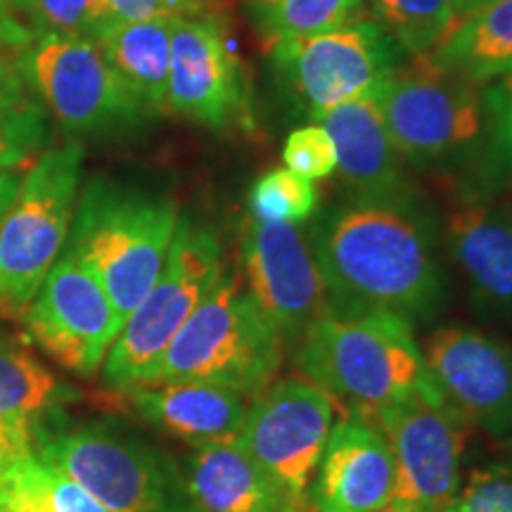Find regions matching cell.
I'll return each instance as SVG.
<instances>
[{
  "label": "cell",
  "instance_id": "obj_1",
  "mask_svg": "<svg viewBox=\"0 0 512 512\" xmlns=\"http://www.w3.org/2000/svg\"><path fill=\"white\" fill-rule=\"evenodd\" d=\"M313 254L337 311L415 318L439 304L430 233L408 204L356 200L330 211L316 228Z\"/></svg>",
  "mask_w": 512,
  "mask_h": 512
},
{
  "label": "cell",
  "instance_id": "obj_2",
  "mask_svg": "<svg viewBox=\"0 0 512 512\" xmlns=\"http://www.w3.org/2000/svg\"><path fill=\"white\" fill-rule=\"evenodd\" d=\"M297 368L356 415H373L430 380L411 318L328 306L299 339Z\"/></svg>",
  "mask_w": 512,
  "mask_h": 512
},
{
  "label": "cell",
  "instance_id": "obj_3",
  "mask_svg": "<svg viewBox=\"0 0 512 512\" xmlns=\"http://www.w3.org/2000/svg\"><path fill=\"white\" fill-rule=\"evenodd\" d=\"M178 221V207L169 197L98 178L76 202L64 247L98 275L126 323L162 273Z\"/></svg>",
  "mask_w": 512,
  "mask_h": 512
},
{
  "label": "cell",
  "instance_id": "obj_4",
  "mask_svg": "<svg viewBox=\"0 0 512 512\" xmlns=\"http://www.w3.org/2000/svg\"><path fill=\"white\" fill-rule=\"evenodd\" d=\"M283 342L240 275L226 271L178 330L150 384L202 382L254 396L283 366Z\"/></svg>",
  "mask_w": 512,
  "mask_h": 512
},
{
  "label": "cell",
  "instance_id": "obj_5",
  "mask_svg": "<svg viewBox=\"0 0 512 512\" xmlns=\"http://www.w3.org/2000/svg\"><path fill=\"white\" fill-rule=\"evenodd\" d=\"M223 245L214 228L181 219L162 273L138 309L126 318L102 366V380L117 392L150 384L178 330L221 275Z\"/></svg>",
  "mask_w": 512,
  "mask_h": 512
},
{
  "label": "cell",
  "instance_id": "obj_6",
  "mask_svg": "<svg viewBox=\"0 0 512 512\" xmlns=\"http://www.w3.org/2000/svg\"><path fill=\"white\" fill-rule=\"evenodd\" d=\"M34 456L72 477L110 512H200L169 453L110 425L55 427Z\"/></svg>",
  "mask_w": 512,
  "mask_h": 512
},
{
  "label": "cell",
  "instance_id": "obj_7",
  "mask_svg": "<svg viewBox=\"0 0 512 512\" xmlns=\"http://www.w3.org/2000/svg\"><path fill=\"white\" fill-rule=\"evenodd\" d=\"M83 150L43 152L0 216V306L24 311L62 254L79 202Z\"/></svg>",
  "mask_w": 512,
  "mask_h": 512
},
{
  "label": "cell",
  "instance_id": "obj_8",
  "mask_svg": "<svg viewBox=\"0 0 512 512\" xmlns=\"http://www.w3.org/2000/svg\"><path fill=\"white\" fill-rule=\"evenodd\" d=\"M394 460L392 512H444L460 489L470 420L427 380L401 401L368 415Z\"/></svg>",
  "mask_w": 512,
  "mask_h": 512
},
{
  "label": "cell",
  "instance_id": "obj_9",
  "mask_svg": "<svg viewBox=\"0 0 512 512\" xmlns=\"http://www.w3.org/2000/svg\"><path fill=\"white\" fill-rule=\"evenodd\" d=\"M477 88L430 55H411V62L396 64L375 95L399 157L427 166L475 147L484 133Z\"/></svg>",
  "mask_w": 512,
  "mask_h": 512
},
{
  "label": "cell",
  "instance_id": "obj_10",
  "mask_svg": "<svg viewBox=\"0 0 512 512\" xmlns=\"http://www.w3.org/2000/svg\"><path fill=\"white\" fill-rule=\"evenodd\" d=\"M17 72L69 136H102L150 117L86 36L46 31L22 50Z\"/></svg>",
  "mask_w": 512,
  "mask_h": 512
},
{
  "label": "cell",
  "instance_id": "obj_11",
  "mask_svg": "<svg viewBox=\"0 0 512 512\" xmlns=\"http://www.w3.org/2000/svg\"><path fill=\"white\" fill-rule=\"evenodd\" d=\"M275 72L313 119L375 93L399 64V46L377 22L358 19L273 43Z\"/></svg>",
  "mask_w": 512,
  "mask_h": 512
},
{
  "label": "cell",
  "instance_id": "obj_12",
  "mask_svg": "<svg viewBox=\"0 0 512 512\" xmlns=\"http://www.w3.org/2000/svg\"><path fill=\"white\" fill-rule=\"evenodd\" d=\"M335 401L309 380L271 382L249 401L238 441L283 494L309 508V489L323 458Z\"/></svg>",
  "mask_w": 512,
  "mask_h": 512
},
{
  "label": "cell",
  "instance_id": "obj_13",
  "mask_svg": "<svg viewBox=\"0 0 512 512\" xmlns=\"http://www.w3.org/2000/svg\"><path fill=\"white\" fill-rule=\"evenodd\" d=\"M22 313L31 339L55 363L76 375L102 370L124 328L98 275L69 247L57 256Z\"/></svg>",
  "mask_w": 512,
  "mask_h": 512
},
{
  "label": "cell",
  "instance_id": "obj_14",
  "mask_svg": "<svg viewBox=\"0 0 512 512\" xmlns=\"http://www.w3.org/2000/svg\"><path fill=\"white\" fill-rule=\"evenodd\" d=\"M166 112L214 131L252 126V93L216 19L181 15L171 34Z\"/></svg>",
  "mask_w": 512,
  "mask_h": 512
},
{
  "label": "cell",
  "instance_id": "obj_15",
  "mask_svg": "<svg viewBox=\"0 0 512 512\" xmlns=\"http://www.w3.org/2000/svg\"><path fill=\"white\" fill-rule=\"evenodd\" d=\"M247 292L283 339H302L328 311V287L316 254L294 226L247 214L240 240Z\"/></svg>",
  "mask_w": 512,
  "mask_h": 512
},
{
  "label": "cell",
  "instance_id": "obj_16",
  "mask_svg": "<svg viewBox=\"0 0 512 512\" xmlns=\"http://www.w3.org/2000/svg\"><path fill=\"white\" fill-rule=\"evenodd\" d=\"M422 356L467 420L496 437L512 432V344L472 328H441Z\"/></svg>",
  "mask_w": 512,
  "mask_h": 512
},
{
  "label": "cell",
  "instance_id": "obj_17",
  "mask_svg": "<svg viewBox=\"0 0 512 512\" xmlns=\"http://www.w3.org/2000/svg\"><path fill=\"white\" fill-rule=\"evenodd\" d=\"M392 496L394 460L380 427L356 413L339 420L311 482V512H380Z\"/></svg>",
  "mask_w": 512,
  "mask_h": 512
},
{
  "label": "cell",
  "instance_id": "obj_18",
  "mask_svg": "<svg viewBox=\"0 0 512 512\" xmlns=\"http://www.w3.org/2000/svg\"><path fill=\"white\" fill-rule=\"evenodd\" d=\"M318 124L330 133L337 150V171L356 200L406 204L403 159L389 138L375 93L325 112Z\"/></svg>",
  "mask_w": 512,
  "mask_h": 512
},
{
  "label": "cell",
  "instance_id": "obj_19",
  "mask_svg": "<svg viewBox=\"0 0 512 512\" xmlns=\"http://www.w3.org/2000/svg\"><path fill=\"white\" fill-rule=\"evenodd\" d=\"M121 394L140 420L192 448L238 439L249 406V396L202 382H155Z\"/></svg>",
  "mask_w": 512,
  "mask_h": 512
},
{
  "label": "cell",
  "instance_id": "obj_20",
  "mask_svg": "<svg viewBox=\"0 0 512 512\" xmlns=\"http://www.w3.org/2000/svg\"><path fill=\"white\" fill-rule=\"evenodd\" d=\"M76 396L29 351L0 339V463L34 453Z\"/></svg>",
  "mask_w": 512,
  "mask_h": 512
},
{
  "label": "cell",
  "instance_id": "obj_21",
  "mask_svg": "<svg viewBox=\"0 0 512 512\" xmlns=\"http://www.w3.org/2000/svg\"><path fill=\"white\" fill-rule=\"evenodd\" d=\"M183 475L200 512H311L294 505L238 439L192 448Z\"/></svg>",
  "mask_w": 512,
  "mask_h": 512
},
{
  "label": "cell",
  "instance_id": "obj_22",
  "mask_svg": "<svg viewBox=\"0 0 512 512\" xmlns=\"http://www.w3.org/2000/svg\"><path fill=\"white\" fill-rule=\"evenodd\" d=\"M448 238L456 261L484 302L512 311V216L484 204L453 211Z\"/></svg>",
  "mask_w": 512,
  "mask_h": 512
},
{
  "label": "cell",
  "instance_id": "obj_23",
  "mask_svg": "<svg viewBox=\"0 0 512 512\" xmlns=\"http://www.w3.org/2000/svg\"><path fill=\"white\" fill-rule=\"evenodd\" d=\"M178 17L181 15L114 22L93 36L102 57L131 88L147 114L166 112L171 34Z\"/></svg>",
  "mask_w": 512,
  "mask_h": 512
},
{
  "label": "cell",
  "instance_id": "obj_24",
  "mask_svg": "<svg viewBox=\"0 0 512 512\" xmlns=\"http://www.w3.org/2000/svg\"><path fill=\"white\" fill-rule=\"evenodd\" d=\"M430 57L460 79L482 86L512 72V0H491L460 17Z\"/></svg>",
  "mask_w": 512,
  "mask_h": 512
},
{
  "label": "cell",
  "instance_id": "obj_25",
  "mask_svg": "<svg viewBox=\"0 0 512 512\" xmlns=\"http://www.w3.org/2000/svg\"><path fill=\"white\" fill-rule=\"evenodd\" d=\"M375 22L408 55H430L458 27L451 0H368Z\"/></svg>",
  "mask_w": 512,
  "mask_h": 512
},
{
  "label": "cell",
  "instance_id": "obj_26",
  "mask_svg": "<svg viewBox=\"0 0 512 512\" xmlns=\"http://www.w3.org/2000/svg\"><path fill=\"white\" fill-rule=\"evenodd\" d=\"M271 43L313 36L363 19L366 0H249Z\"/></svg>",
  "mask_w": 512,
  "mask_h": 512
},
{
  "label": "cell",
  "instance_id": "obj_27",
  "mask_svg": "<svg viewBox=\"0 0 512 512\" xmlns=\"http://www.w3.org/2000/svg\"><path fill=\"white\" fill-rule=\"evenodd\" d=\"M318 207V190L309 178L285 169H273L252 185L249 214L268 223L297 226L309 221Z\"/></svg>",
  "mask_w": 512,
  "mask_h": 512
},
{
  "label": "cell",
  "instance_id": "obj_28",
  "mask_svg": "<svg viewBox=\"0 0 512 512\" xmlns=\"http://www.w3.org/2000/svg\"><path fill=\"white\" fill-rule=\"evenodd\" d=\"M48 138L46 110L29 100L17 110L0 112V171H15L38 155Z\"/></svg>",
  "mask_w": 512,
  "mask_h": 512
},
{
  "label": "cell",
  "instance_id": "obj_29",
  "mask_svg": "<svg viewBox=\"0 0 512 512\" xmlns=\"http://www.w3.org/2000/svg\"><path fill=\"white\" fill-rule=\"evenodd\" d=\"M31 19L41 34L57 31L91 38L107 24L105 0H31Z\"/></svg>",
  "mask_w": 512,
  "mask_h": 512
},
{
  "label": "cell",
  "instance_id": "obj_30",
  "mask_svg": "<svg viewBox=\"0 0 512 512\" xmlns=\"http://www.w3.org/2000/svg\"><path fill=\"white\" fill-rule=\"evenodd\" d=\"M484 131H489V169L512 171V72L486 83L482 93Z\"/></svg>",
  "mask_w": 512,
  "mask_h": 512
},
{
  "label": "cell",
  "instance_id": "obj_31",
  "mask_svg": "<svg viewBox=\"0 0 512 512\" xmlns=\"http://www.w3.org/2000/svg\"><path fill=\"white\" fill-rule=\"evenodd\" d=\"M283 162L294 174L320 181L337 171L335 143L320 124L302 126L285 138Z\"/></svg>",
  "mask_w": 512,
  "mask_h": 512
},
{
  "label": "cell",
  "instance_id": "obj_32",
  "mask_svg": "<svg viewBox=\"0 0 512 512\" xmlns=\"http://www.w3.org/2000/svg\"><path fill=\"white\" fill-rule=\"evenodd\" d=\"M444 512H512V470L501 465L475 470Z\"/></svg>",
  "mask_w": 512,
  "mask_h": 512
},
{
  "label": "cell",
  "instance_id": "obj_33",
  "mask_svg": "<svg viewBox=\"0 0 512 512\" xmlns=\"http://www.w3.org/2000/svg\"><path fill=\"white\" fill-rule=\"evenodd\" d=\"M34 453L0 463V512H53L34 479Z\"/></svg>",
  "mask_w": 512,
  "mask_h": 512
},
{
  "label": "cell",
  "instance_id": "obj_34",
  "mask_svg": "<svg viewBox=\"0 0 512 512\" xmlns=\"http://www.w3.org/2000/svg\"><path fill=\"white\" fill-rule=\"evenodd\" d=\"M31 470H34L38 489L46 496L53 512H110L98 498H93L81 484H76L72 477H67L62 470L43 463L36 456Z\"/></svg>",
  "mask_w": 512,
  "mask_h": 512
},
{
  "label": "cell",
  "instance_id": "obj_35",
  "mask_svg": "<svg viewBox=\"0 0 512 512\" xmlns=\"http://www.w3.org/2000/svg\"><path fill=\"white\" fill-rule=\"evenodd\" d=\"M105 5H107V24L140 22V19H152V17H164V15H183L171 0H105Z\"/></svg>",
  "mask_w": 512,
  "mask_h": 512
},
{
  "label": "cell",
  "instance_id": "obj_36",
  "mask_svg": "<svg viewBox=\"0 0 512 512\" xmlns=\"http://www.w3.org/2000/svg\"><path fill=\"white\" fill-rule=\"evenodd\" d=\"M27 81L17 72V64L0 57V112L17 110L31 100L27 95Z\"/></svg>",
  "mask_w": 512,
  "mask_h": 512
},
{
  "label": "cell",
  "instance_id": "obj_37",
  "mask_svg": "<svg viewBox=\"0 0 512 512\" xmlns=\"http://www.w3.org/2000/svg\"><path fill=\"white\" fill-rule=\"evenodd\" d=\"M19 183H22V176H19L17 171H0V216H3L5 209L10 207Z\"/></svg>",
  "mask_w": 512,
  "mask_h": 512
},
{
  "label": "cell",
  "instance_id": "obj_38",
  "mask_svg": "<svg viewBox=\"0 0 512 512\" xmlns=\"http://www.w3.org/2000/svg\"><path fill=\"white\" fill-rule=\"evenodd\" d=\"M451 3L460 17H467V15H472L475 10L484 8V5L491 3V0H451Z\"/></svg>",
  "mask_w": 512,
  "mask_h": 512
},
{
  "label": "cell",
  "instance_id": "obj_39",
  "mask_svg": "<svg viewBox=\"0 0 512 512\" xmlns=\"http://www.w3.org/2000/svg\"><path fill=\"white\" fill-rule=\"evenodd\" d=\"M171 3H174L183 15H192V12L197 10V5H200V0H171Z\"/></svg>",
  "mask_w": 512,
  "mask_h": 512
},
{
  "label": "cell",
  "instance_id": "obj_40",
  "mask_svg": "<svg viewBox=\"0 0 512 512\" xmlns=\"http://www.w3.org/2000/svg\"><path fill=\"white\" fill-rule=\"evenodd\" d=\"M8 3L12 5V8H17L19 12H24V15L31 19V0H8ZM31 22H34V19H31ZM38 31H41V29H38Z\"/></svg>",
  "mask_w": 512,
  "mask_h": 512
},
{
  "label": "cell",
  "instance_id": "obj_41",
  "mask_svg": "<svg viewBox=\"0 0 512 512\" xmlns=\"http://www.w3.org/2000/svg\"><path fill=\"white\" fill-rule=\"evenodd\" d=\"M380 512H392V510H380Z\"/></svg>",
  "mask_w": 512,
  "mask_h": 512
}]
</instances>
